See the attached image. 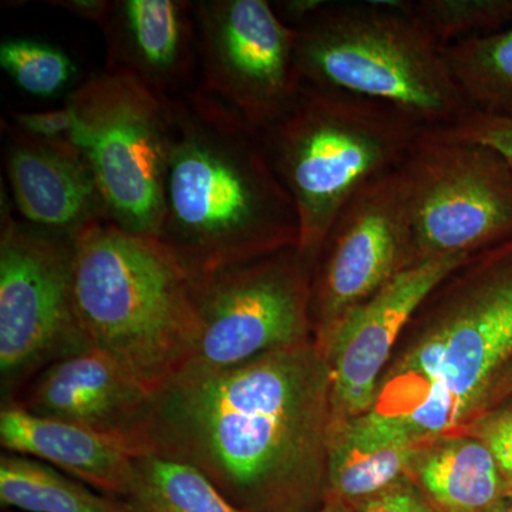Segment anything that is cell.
Returning a JSON list of instances; mask_svg holds the SVG:
<instances>
[{
    "label": "cell",
    "instance_id": "3",
    "mask_svg": "<svg viewBox=\"0 0 512 512\" xmlns=\"http://www.w3.org/2000/svg\"><path fill=\"white\" fill-rule=\"evenodd\" d=\"M512 363V238L447 276L404 330L372 410L420 443L483 413Z\"/></svg>",
    "mask_w": 512,
    "mask_h": 512
},
{
    "label": "cell",
    "instance_id": "9",
    "mask_svg": "<svg viewBox=\"0 0 512 512\" xmlns=\"http://www.w3.org/2000/svg\"><path fill=\"white\" fill-rule=\"evenodd\" d=\"M414 264L473 256L512 238V170L490 148L426 130L399 168Z\"/></svg>",
    "mask_w": 512,
    "mask_h": 512
},
{
    "label": "cell",
    "instance_id": "23",
    "mask_svg": "<svg viewBox=\"0 0 512 512\" xmlns=\"http://www.w3.org/2000/svg\"><path fill=\"white\" fill-rule=\"evenodd\" d=\"M403 8L440 47L512 26V0H403Z\"/></svg>",
    "mask_w": 512,
    "mask_h": 512
},
{
    "label": "cell",
    "instance_id": "24",
    "mask_svg": "<svg viewBox=\"0 0 512 512\" xmlns=\"http://www.w3.org/2000/svg\"><path fill=\"white\" fill-rule=\"evenodd\" d=\"M0 66L23 92L40 99L63 93L76 73L63 50L30 39L3 40Z\"/></svg>",
    "mask_w": 512,
    "mask_h": 512
},
{
    "label": "cell",
    "instance_id": "20",
    "mask_svg": "<svg viewBox=\"0 0 512 512\" xmlns=\"http://www.w3.org/2000/svg\"><path fill=\"white\" fill-rule=\"evenodd\" d=\"M0 504L26 512H131L119 498L97 494L35 458L0 457Z\"/></svg>",
    "mask_w": 512,
    "mask_h": 512
},
{
    "label": "cell",
    "instance_id": "29",
    "mask_svg": "<svg viewBox=\"0 0 512 512\" xmlns=\"http://www.w3.org/2000/svg\"><path fill=\"white\" fill-rule=\"evenodd\" d=\"M49 3L55 8L67 10L77 18L89 20L100 29L106 22L113 5V2H107V0H53Z\"/></svg>",
    "mask_w": 512,
    "mask_h": 512
},
{
    "label": "cell",
    "instance_id": "32",
    "mask_svg": "<svg viewBox=\"0 0 512 512\" xmlns=\"http://www.w3.org/2000/svg\"><path fill=\"white\" fill-rule=\"evenodd\" d=\"M316 512H356V510L336 498H326L325 503Z\"/></svg>",
    "mask_w": 512,
    "mask_h": 512
},
{
    "label": "cell",
    "instance_id": "21",
    "mask_svg": "<svg viewBox=\"0 0 512 512\" xmlns=\"http://www.w3.org/2000/svg\"><path fill=\"white\" fill-rule=\"evenodd\" d=\"M121 501L131 512H245L198 468L153 453L136 457Z\"/></svg>",
    "mask_w": 512,
    "mask_h": 512
},
{
    "label": "cell",
    "instance_id": "17",
    "mask_svg": "<svg viewBox=\"0 0 512 512\" xmlns=\"http://www.w3.org/2000/svg\"><path fill=\"white\" fill-rule=\"evenodd\" d=\"M0 444L6 453L43 461L119 500L130 487L134 460L146 453L131 437L36 416L15 403L0 412Z\"/></svg>",
    "mask_w": 512,
    "mask_h": 512
},
{
    "label": "cell",
    "instance_id": "26",
    "mask_svg": "<svg viewBox=\"0 0 512 512\" xmlns=\"http://www.w3.org/2000/svg\"><path fill=\"white\" fill-rule=\"evenodd\" d=\"M454 434H467L480 440L493 453L505 473L512 477V404L494 407L480 414Z\"/></svg>",
    "mask_w": 512,
    "mask_h": 512
},
{
    "label": "cell",
    "instance_id": "25",
    "mask_svg": "<svg viewBox=\"0 0 512 512\" xmlns=\"http://www.w3.org/2000/svg\"><path fill=\"white\" fill-rule=\"evenodd\" d=\"M430 131L450 140L490 148L512 170V117L466 110L448 126Z\"/></svg>",
    "mask_w": 512,
    "mask_h": 512
},
{
    "label": "cell",
    "instance_id": "7",
    "mask_svg": "<svg viewBox=\"0 0 512 512\" xmlns=\"http://www.w3.org/2000/svg\"><path fill=\"white\" fill-rule=\"evenodd\" d=\"M66 101L80 119L74 146L92 168L110 221L158 238L175 140L173 99L127 74L103 69Z\"/></svg>",
    "mask_w": 512,
    "mask_h": 512
},
{
    "label": "cell",
    "instance_id": "16",
    "mask_svg": "<svg viewBox=\"0 0 512 512\" xmlns=\"http://www.w3.org/2000/svg\"><path fill=\"white\" fill-rule=\"evenodd\" d=\"M6 173L13 201L26 224L73 239L84 229L110 221L96 178L72 143H49L10 134Z\"/></svg>",
    "mask_w": 512,
    "mask_h": 512
},
{
    "label": "cell",
    "instance_id": "15",
    "mask_svg": "<svg viewBox=\"0 0 512 512\" xmlns=\"http://www.w3.org/2000/svg\"><path fill=\"white\" fill-rule=\"evenodd\" d=\"M153 394L92 348L47 366L12 403L36 416L138 441Z\"/></svg>",
    "mask_w": 512,
    "mask_h": 512
},
{
    "label": "cell",
    "instance_id": "13",
    "mask_svg": "<svg viewBox=\"0 0 512 512\" xmlns=\"http://www.w3.org/2000/svg\"><path fill=\"white\" fill-rule=\"evenodd\" d=\"M471 256L409 266L315 339L330 377V427L370 412L404 330L431 292Z\"/></svg>",
    "mask_w": 512,
    "mask_h": 512
},
{
    "label": "cell",
    "instance_id": "33",
    "mask_svg": "<svg viewBox=\"0 0 512 512\" xmlns=\"http://www.w3.org/2000/svg\"><path fill=\"white\" fill-rule=\"evenodd\" d=\"M494 512H512V498L505 501V503L500 505V507H498Z\"/></svg>",
    "mask_w": 512,
    "mask_h": 512
},
{
    "label": "cell",
    "instance_id": "31",
    "mask_svg": "<svg viewBox=\"0 0 512 512\" xmlns=\"http://www.w3.org/2000/svg\"><path fill=\"white\" fill-rule=\"evenodd\" d=\"M510 397H512V363L508 366V369L505 370L503 376L498 379V382L495 383L490 396H488L487 403H485L483 413L494 409V407L501 406V404L507 402Z\"/></svg>",
    "mask_w": 512,
    "mask_h": 512
},
{
    "label": "cell",
    "instance_id": "27",
    "mask_svg": "<svg viewBox=\"0 0 512 512\" xmlns=\"http://www.w3.org/2000/svg\"><path fill=\"white\" fill-rule=\"evenodd\" d=\"M16 130L49 143H72L80 127L79 114L70 103L39 113H13Z\"/></svg>",
    "mask_w": 512,
    "mask_h": 512
},
{
    "label": "cell",
    "instance_id": "12",
    "mask_svg": "<svg viewBox=\"0 0 512 512\" xmlns=\"http://www.w3.org/2000/svg\"><path fill=\"white\" fill-rule=\"evenodd\" d=\"M414 264L412 215L399 170L353 195L312 268L313 338Z\"/></svg>",
    "mask_w": 512,
    "mask_h": 512
},
{
    "label": "cell",
    "instance_id": "18",
    "mask_svg": "<svg viewBox=\"0 0 512 512\" xmlns=\"http://www.w3.org/2000/svg\"><path fill=\"white\" fill-rule=\"evenodd\" d=\"M420 443L397 421L370 410L329 430L326 498L360 507L409 477Z\"/></svg>",
    "mask_w": 512,
    "mask_h": 512
},
{
    "label": "cell",
    "instance_id": "10",
    "mask_svg": "<svg viewBox=\"0 0 512 512\" xmlns=\"http://www.w3.org/2000/svg\"><path fill=\"white\" fill-rule=\"evenodd\" d=\"M311 279L298 248L194 278L200 335L181 372H218L311 342Z\"/></svg>",
    "mask_w": 512,
    "mask_h": 512
},
{
    "label": "cell",
    "instance_id": "8",
    "mask_svg": "<svg viewBox=\"0 0 512 512\" xmlns=\"http://www.w3.org/2000/svg\"><path fill=\"white\" fill-rule=\"evenodd\" d=\"M73 239L20 224L3 202L0 380L12 403L42 370L92 349L77 318Z\"/></svg>",
    "mask_w": 512,
    "mask_h": 512
},
{
    "label": "cell",
    "instance_id": "14",
    "mask_svg": "<svg viewBox=\"0 0 512 512\" xmlns=\"http://www.w3.org/2000/svg\"><path fill=\"white\" fill-rule=\"evenodd\" d=\"M101 30L107 43L104 69L127 74L168 99L200 84L194 2L114 0Z\"/></svg>",
    "mask_w": 512,
    "mask_h": 512
},
{
    "label": "cell",
    "instance_id": "2",
    "mask_svg": "<svg viewBox=\"0 0 512 512\" xmlns=\"http://www.w3.org/2000/svg\"><path fill=\"white\" fill-rule=\"evenodd\" d=\"M173 101L160 241L192 278L298 248L295 204L261 131L200 87Z\"/></svg>",
    "mask_w": 512,
    "mask_h": 512
},
{
    "label": "cell",
    "instance_id": "19",
    "mask_svg": "<svg viewBox=\"0 0 512 512\" xmlns=\"http://www.w3.org/2000/svg\"><path fill=\"white\" fill-rule=\"evenodd\" d=\"M409 477L437 512H494L512 498V477L480 440L450 434L431 440Z\"/></svg>",
    "mask_w": 512,
    "mask_h": 512
},
{
    "label": "cell",
    "instance_id": "22",
    "mask_svg": "<svg viewBox=\"0 0 512 512\" xmlns=\"http://www.w3.org/2000/svg\"><path fill=\"white\" fill-rule=\"evenodd\" d=\"M441 52L467 110L512 117V26Z\"/></svg>",
    "mask_w": 512,
    "mask_h": 512
},
{
    "label": "cell",
    "instance_id": "6",
    "mask_svg": "<svg viewBox=\"0 0 512 512\" xmlns=\"http://www.w3.org/2000/svg\"><path fill=\"white\" fill-rule=\"evenodd\" d=\"M293 29L302 83L389 104L426 130L467 110L441 47L403 0L326 2Z\"/></svg>",
    "mask_w": 512,
    "mask_h": 512
},
{
    "label": "cell",
    "instance_id": "4",
    "mask_svg": "<svg viewBox=\"0 0 512 512\" xmlns=\"http://www.w3.org/2000/svg\"><path fill=\"white\" fill-rule=\"evenodd\" d=\"M73 245L74 305L90 346L156 393L197 345L194 278L160 238L111 221L84 229Z\"/></svg>",
    "mask_w": 512,
    "mask_h": 512
},
{
    "label": "cell",
    "instance_id": "28",
    "mask_svg": "<svg viewBox=\"0 0 512 512\" xmlns=\"http://www.w3.org/2000/svg\"><path fill=\"white\" fill-rule=\"evenodd\" d=\"M356 512H437L412 478L406 477L365 501Z\"/></svg>",
    "mask_w": 512,
    "mask_h": 512
},
{
    "label": "cell",
    "instance_id": "30",
    "mask_svg": "<svg viewBox=\"0 0 512 512\" xmlns=\"http://www.w3.org/2000/svg\"><path fill=\"white\" fill-rule=\"evenodd\" d=\"M325 3V0H282L272 3V8L282 22L291 28H298L315 15Z\"/></svg>",
    "mask_w": 512,
    "mask_h": 512
},
{
    "label": "cell",
    "instance_id": "11",
    "mask_svg": "<svg viewBox=\"0 0 512 512\" xmlns=\"http://www.w3.org/2000/svg\"><path fill=\"white\" fill-rule=\"evenodd\" d=\"M202 92L265 131L302 89L296 32L266 0L194 2Z\"/></svg>",
    "mask_w": 512,
    "mask_h": 512
},
{
    "label": "cell",
    "instance_id": "1",
    "mask_svg": "<svg viewBox=\"0 0 512 512\" xmlns=\"http://www.w3.org/2000/svg\"><path fill=\"white\" fill-rule=\"evenodd\" d=\"M330 377L315 339L153 394L138 443L190 464L245 512H316L326 500Z\"/></svg>",
    "mask_w": 512,
    "mask_h": 512
},
{
    "label": "cell",
    "instance_id": "5",
    "mask_svg": "<svg viewBox=\"0 0 512 512\" xmlns=\"http://www.w3.org/2000/svg\"><path fill=\"white\" fill-rule=\"evenodd\" d=\"M424 131L389 104L306 83L291 109L262 131L295 204L298 252L311 271L340 211L367 183L399 170Z\"/></svg>",
    "mask_w": 512,
    "mask_h": 512
}]
</instances>
